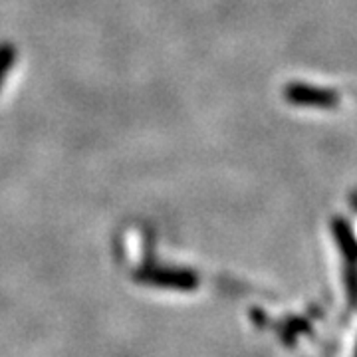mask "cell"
Wrapping results in <instances>:
<instances>
[{
    "mask_svg": "<svg viewBox=\"0 0 357 357\" xmlns=\"http://www.w3.org/2000/svg\"><path fill=\"white\" fill-rule=\"evenodd\" d=\"M135 280L145 286L163 288V290H195L199 286V276L187 268H169L145 264L135 272Z\"/></svg>",
    "mask_w": 357,
    "mask_h": 357,
    "instance_id": "6da1fadb",
    "label": "cell"
},
{
    "mask_svg": "<svg viewBox=\"0 0 357 357\" xmlns=\"http://www.w3.org/2000/svg\"><path fill=\"white\" fill-rule=\"evenodd\" d=\"M333 238L345 260V288L351 306L357 304V238L351 225L345 218H333Z\"/></svg>",
    "mask_w": 357,
    "mask_h": 357,
    "instance_id": "7a4b0ae2",
    "label": "cell"
},
{
    "mask_svg": "<svg viewBox=\"0 0 357 357\" xmlns=\"http://www.w3.org/2000/svg\"><path fill=\"white\" fill-rule=\"evenodd\" d=\"M284 98L292 105L302 107H318V109H333L340 103V93L335 89L318 88L302 82H292L284 89Z\"/></svg>",
    "mask_w": 357,
    "mask_h": 357,
    "instance_id": "3957f363",
    "label": "cell"
},
{
    "mask_svg": "<svg viewBox=\"0 0 357 357\" xmlns=\"http://www.w3.org/2000/svg\"><path fill=\"white\" fill-rule=\"evenodd\" d=\"M14 62H16V48L10 42L0 44V89H2L6 76L10 74Z\"/></svg>",
    "mask_w": 357,
    "mask_h": 357,
    "instance_id": "277c9868",
    "label": "cell"
}]
</instances>
